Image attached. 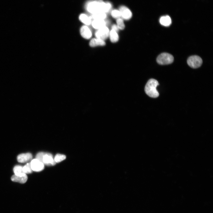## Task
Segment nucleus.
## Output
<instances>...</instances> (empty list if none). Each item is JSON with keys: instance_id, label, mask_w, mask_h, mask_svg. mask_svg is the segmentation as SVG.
Returning a JSON list of instances; mask_svg holds the SVG:
<instances>
[{"instance_id": "nucleus-1", "label": "nucleus", "mask_w": 213, "mask_h": 213, "mask_svg": "<svg viewBox=\"0 0 213 213\" xmlns=\"http://www.w3.org/2000/svg\"><path fill=\"white\" fill-rule=\"evenodd\" d=\"M111 8L112 6L110 3H104L102 0L90 2L87 6L88 11L93 14L100 12L105 13L108 12Z\"/></svg>"}, {"instance_id": "nucleus-2", "label": "nucleus", "mask_w": 213, "mask_h": 213, "mask_svg": "<svg viewBox=\"0 0 213 213\" xmlns=\"http://www.w3.org/2000/svg\"><path fill=\"white\" fill-rule=\"evenodd\" d=\"M158 81L154 79H150L147 83L145 88V91L149 97L156 98L158 97L159 94L156 88L159 85Z\"/></svg>"}, {"instance_id": "nucleus-3", "label": "nucleus", "mask_w": 213, "mask_h": 213, "mask_svg": "<svg viewBox=\"0 0 213 213\" xmlns=\"http://www.w3.org/2000/svg\"><path fill=\"white\" fill-rule=\"evenodd\" d=\"M36 159L47 165L53 166L56 163L53 158L52 155L48 153L39 152L36 155Z\"/></svg>"}, {"instance_id": "nucleus-4", "label": "nucleus", "mask_w": 213, "mask_h": 213, "mask_svg": "<svg viewBox=\"0 0 213 213\" xmlns=\"http://www.w3.org/2000/svg\"><path fill=\"white\" fill-rule=\"evenodd\" d=\"M174 58L172 55L167 53H163L157 57V61L161 65H168L172 63L174 61Z\"/></svg>"}, {"instance_id": "nucleus-5", "label": "nucleus", "mask_w": 213, "mask_h": 213, "mask_svg": "<svg viewBox=\"0 0 213 213\" xmlns=\"http://www.w3.org/2000/svg\"><path fill=\"white\" fill-rule=\"evenodd\" d=\"M187 63L188 65L193 68L199 67L202 63V60L199 56H193L190 57L188 59Z\"/></svg>"}, {"instance_id": "nucleus-6", "label": "nucleus", "mask_w": 213, "mask_h": 213, "mask_svg": "<svg viewBox=\"0 0 213 213\" xmlns=\"http://www.w3.org/2000/svg\"><path fill=\"white\" fill-rule=\"evenodd\" d=\"M110 30L106 26H105L98 30L95 33V36L97 38L105 41L109 37Z\"/></svg>"}, {"instance_id": "nucleus-7", "label": "nucleus", "mask_w": 213, "mask_h": 213, "mask_svg": "<svg viewBox=\"0 0 213 213\" xmlns=\"http://www.w3.org/2000/svg\"><path fill=\"white\" fill-rule=\"evenodd\" d=\"M30 164L33 171L40 172L44 169V165L36 159L32 160Z\"/></svg>"}, {"instance_id": "nucleus-8", "label": "nucleus", "mask_w": 213, "mask_h": 213, "mask_svg": "<svg viewBox=\"0 0 213 213\" xmlns=\"http://www.w3.org/2000/svg\"><path fill=\"white\" fill-rule=\"evenodd\" d=\"M80 32L81 36L84 38L89 39L92 36V32L87 26L84 25L80 28Z\"/></svg>"}, {"instance_id": "nucleus-9", "label": "nucleus", "mask_w": 213, "mask_h": 213, "mask_svg": "<svg viewBox=\"0 0 213 213\" xmlns=\"http://www.w3.org/2000/svg\"><path fill=\"white\" fill-rule=\"evenodd\" d=\"M119 11L121 14V16L123 19L125 20H129L132 17V13L131 11L125 6H121L120 8Z\"/></svg>"}, {"instance_id": "nucleus-10", "label": "nucleus", "mask_w": 213, "mask_h": 213, "mask_svg": "<svg viewBox=\"0 0 213 213\" xmlns=\"http://www.w3.org/2000/svg\"><path fill=\"white\" fill-rule=\"evenodd\" d=\"M32 158V154L30 153H28L19 155L17 157V159L19 162L24 163L31 160Z\"/></svg>"}, {"instance_id": "nucleus-11", "label": "nucleus", "mask_w": 213, "mask_h": 213, "mask_svg": "<svg viewBox=\"0 0 213 213\" xmlns=\"http://www.w3.org/2000/svg\"><path fill=\"white\" fill-rule=\"evenodd\" d=\"M106 45L105 41L97 38H92L89 43L90 46L92 47H95L97 46H104Z\"/></svg>"}, {"instance_id": "nucleus-12", "label": "nucleus", "mask_w": 213, "mask_h": 213, "mask_svg": "<svg viewBox=\"0 0 213 213\" xmlns=\"http://www.w3.org/2000/svg\"><path fill=\"white\" fill-rule=\"evenodd\" d=\"M91 24L94 28L97 30L106 26V23L103 20L94 19Z\"/></svg>"}, {"instance_id": "nucleus-13", "label": "nucleus", "mask_w": 213, "mask_h": 213, "mask_svg": "<svg viewBox=\"0 0 213 213\" xmlns=\"http://www.w3.org/2000/svg\"><path fill=\"white\" fill-rule=\"evenodd\" d=\"M28 177L26 174L19 176L14 175L11 178V180L13 182L23 184L25 183Z\"/></svg>"}, {"instance_id": "nucleus-14", "label": "nucleus", "mask_w": 213, "mask_h": 213, "mask_svg": "<svg viewBox=\"0 0 213 213\" xmlns=\"http://www.w3.org/2000/svg\"><path fill=\"white\" fill-rule=\"evenodd\" d=\"M161 25L165 26H168L171 24L172 21L171 18L168 16L161 17L160 19Z\"/></svg>"}, {"instance_id": "nucleus-15", "label": "nucleus", "mask_w": 213, "mask_h": 213, "mask_svg": "<svg viewBox=\"0 0 213 213\" xmlns=\"http://www.w3.org/2000/svg\"><path fill=\"white\" fill-rule=\"evenodd\" d=\"M79 19L85 25L88 26L91 24L92 21L91 17H89L86 14H81L79 16Z\"/></svg>"}, {"instance_id": "nucleus-16", "label": "nucleus", "mask_w": 213, "mask_h": 213, "mask_svg": "<svg viewBox=\"0 0 213 213\" xmlns=\"http://www.w3.org/2000/svg\"><path fill=\"white\" fill-rule=\"evenodd\" d=\"M118 32L112 29L110 31L109 37L111 41L113 43L117 42L119 40Z\"/></svg>"}, {"instance_id": "nucleus-17", "label": "nucleus", "mask_w": 213, "mask_h": 213, "mask_svg": "<svg viewBox=\"0 0 213 213\" xmlns=\"http://www.w3.org/2000/svg\"><path fill=\"white\" fill-rule=\"evenodd\" d=\"M107 17L106 14L103 12H100L97 14H93L91 17V19H100L104 20Z\"/></svg>"}, {"instance_id": "nucleus-18", "label": "nucleus", "mask_w": 213, "mask_h": 213, "mask_svg": "<svg viewBox=\"0 0 213 213\" xmlns=\"http://www.w3.org/2000/svg\"><path fill=\"white\" fill-rule=\"evenodd\" d=\"M23 167L20 165L15 166L13 169L15 175L19 176L25 174L23 171Z\"/></svg>"}, {"instance_id": "nucleus-19", "label": "nucleus", "mask_w": 213, "mask_h": 213, "mask_svg": "<svg viewBox=\"0 0 213 213\" xmlns=\"http://www.w3.org/2000/svg\"><path fill=\"white\" fill-rule=\"evenodd\" d=\"M24 172L26 174H31L33 171L31 165L30 163H28L23 167Z\"/></svg>"}, {"instance_id": "nucleus-20", "label": "nucleus", "mask_w": 213, "mask_h": 213, "mask_svg": "<svg viewBox=\"0 0 213 213\" xmlns=\"http://www.w3.org/2000/svg\"><path fill=\"white\" fill-rule=\"evenodd\" d=\"M117 26L119 30H123L125 28V25L123 20L120 18L117 19L116 21Z\"/></svg>"}, {"instance_id": "nucleus-21", "label": "nucleus", "mask_w": 213, "mask_h": 213, "mask_svg": "<svg viewBox=\"0 0 213 213\" xmlns=\"http://www.w3.org/2000/svg\"><path fill=\"white\" fill-rule=\"evenodd\" d=\"M66 158L65 155L58 154L56 155L54 160L56 163H59L65 160Z\"/></svg>"}, {"instance_id": "nucleus-22", "label": "nucleus", "mask_w": 213, "mask_h": 213, "mask_svg": "<svg viewBox=\"0 0 213 213\" xmlns=\"http://www.w3.org/2000/svg\"><path fill=\"white\" fill-rule=\"evenodd\" d=\"M111 15L114 18L118 19L121 17L120 13L119 11L114 10L111 12Z\"/></svg>"}, {"instance_id": "nucleus-23", "label": "nucleus", "mask_w": 213, "mask_h": 213, "mask_svg": "<svg viewBox=\"0 0 213 213\" xmlns=\"http://www.w3.org/2000/svg\"><path fill=\"white\" fill-rule=\"evenodd\" d=\"M112 29L113 30L118 32L119 30L118 26L114 24L113 25L112 27Z\"/></svg>"}]
</instances>
